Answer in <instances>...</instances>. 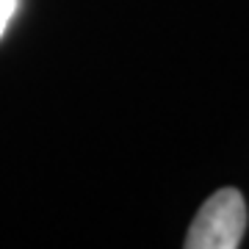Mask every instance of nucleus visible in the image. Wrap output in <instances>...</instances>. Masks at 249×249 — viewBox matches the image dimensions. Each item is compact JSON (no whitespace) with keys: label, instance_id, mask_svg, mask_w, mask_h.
<instances>
[{"label":"nucleus","instance_id":"nucleus-2","mask_svg":"<svg viewBox=\"0 0 249 249\" xmlns=\"http://www.w3.org/2000/svg\"><path fill=\"white\" fill-rule=\"evenodd\" d=\"M14 11H17V0H0V36L9 28V19L14 17Z\"/></svg>","mask_w":249,"mask_h":249},{"label":"nucleus","instance_id":"nucleus-1","mask_svg":"<svg viewBox=\"0 0 249 249\" xmlns=\"http://www.w3.org/2000/svg\"><path fill=\"white\" fill-rule=\"evenodd\" d=\"M247 232V202L241 191L222 188L199 208L191 222L188 249H235Z\"/></svg>","mask_w":249,"mask_h":249}]
</instances>
